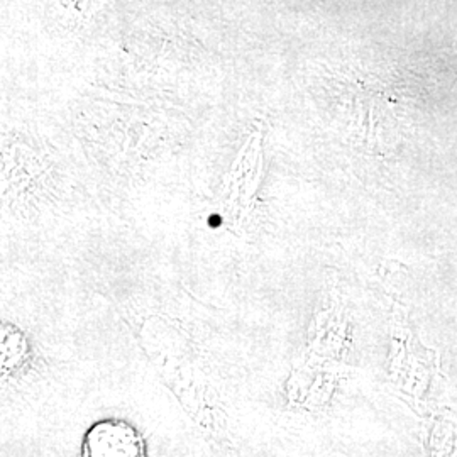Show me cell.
I'll list each match as a JSON object with an SVG mask.
<instances>
[{"mask_svg": "<svg viewBox=\"0 0 457 457\" xmlns=\"http://www.w3.org/2000/svg\"><path fill=\"white\" fill-rule=\"evenodd\" d=\"M85 456H141L145 445L137 432L122 422H100L85 437Z\"/></svg>", "mask_w": 457, "mask_h": 457, "instance_id": "1", "label": "cell"}]
</instances>
